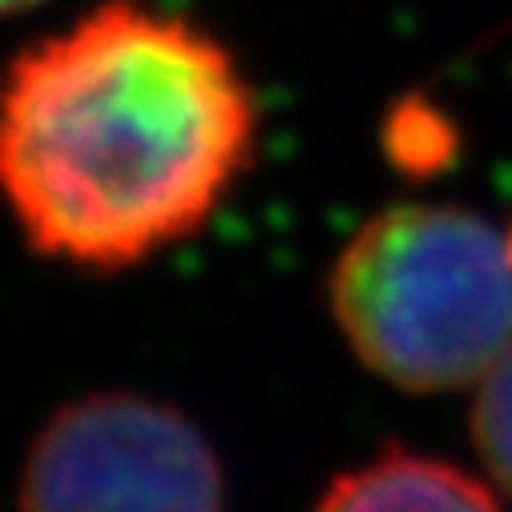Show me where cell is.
Masks as SVG:
<instances>
[{
  "mask_svg": "<svg viewBox=\"0 0 512 512\" xmlns=\"http://www.w3.org/2000/svg\"><path fill=\"white\" fill-rule=\"evenodd\" d=\"M259 105L202 29L105 0L0 77V194L45 259L125 271L198 234L246 174Z\"/></svg>",
  "mask_w": 512,
  "mask_h": 512,
  "instance_id": "1",
  "label": "cell"
},
{
  "mask_svg": "<svg viewBox=\"0 0 512 512\" xmlns=\"http://www.w3.org/2000/svg\"><path fill=\"white\" fill-rule=\"evenodd\" d=\"M331 315L392 388H476L512 347L508 226L440 202L379 210L331 267Z\"/></svg>",
  "mask_w": 512,
  "mask_h": 512,
  "instance_id": "2",
  "label": "cell"
},
{
  "mask_svg": "<svg viewBox=\"0 0 512 512\" xmlns=\"http://www.w3.org/2000/svg\"><path fill=\"white\" fill-rule=\"evenodd\" d=\"M21 512H226L210 440L170 404L105 392L65 404L33 440Z\"/></svg>",
  "mask_w": 512,
  "mask_h": 512,
  "instance_id": "3",
  "label": "cell"
},
{
  "mask_svg": "<svg viewBox=\"0 0 512 512\" xmlns=\"http://www.w3.org/2000/svg\"><path fill=\"white\" fill-rule=\"evenodd\" d=\"M315 512H504L500 496L472 472L392 448L343 472Z\"/></svg>",
  "mask_w": 512,
  "mask_h": 512,
  "instance_id": "4",
  "label": "cell"
},
{
  "mask_svg": "<svg viewBox=\"0 0 512 512\" xmlns=\"http://www.w3.org/2000/svg\"><path fill=\"white\" fill-rule=\"evenodd\" d=\"M472 444L488 480L512 496V347L472 388Z\"/></svg>",
  "mask_w": 512,
  "mask_h": 512,
  "instance_id": "5",
  "label": "cell"
},
{
  "mask_svg": "<svg viewBox=\"0 0 512 512\" xmlns=\"http://www.w3.org/2000/svg\"><path fill=\"white\" fill-rule=\"evenodd\" d=\"M37 5H45V0H0V17H13V13H29V9H37Z\"/></svg>",
  "mask_w": 512,
  "mask_h": 512,
  "instance_id": "6",
  "label": "cell"
},
{
  "mask_svg": "<svg viewBox=\"0 0 512 512\" xmlns=\"http://www.w3.org/2000/svg\"><path fill=\"white\" fill-rule=\"evenodd\" d=\"M508 242H512V226H508Z\"/></svg>",
  "mask_w": 512,
  "mask_h": 512,
  "instance_id": "7",
  "label": "cell"
}]
</instances>
